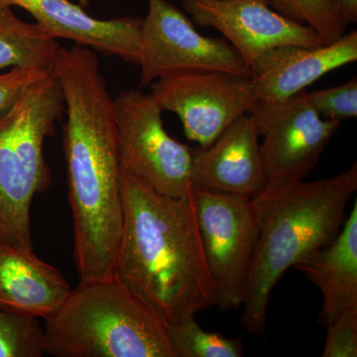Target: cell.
<instances>
[{
    "label": "cell",
    "mask_w": 357,
    "mask_h": 357,
    "mask_svg": "<svg viewBox=\"0 0 357 357\" xmlns=\"http://www.w3.org/2000/svg\"><path fill=\"white\" fill-rule=\"evenodd\" d=\"M54 72L67 121L64 151L74 223V260L79 281L112 276L123 227L122 165L114 98L96 51L60 47Z\"/></svg>",
    "instance_id": "obj_1"
},
{
    "label": "cell",
    "mask_w": 357,
    "mask_h": 357,
    "mask_svg": "<svg viewBox=\"0 0 357 357\" xmlns=\"http://www.w3.org/2000/svg\"><path fill=\"white\" fill-rule=\"evenodd\" d=\"M121 192L123 227L112 276L165 324L215 306L194 190L182 198L165 196L122 167Z\"/></svg>",
    "instance_id": "obj_2"
},
{
    "label": "cell",
    "mask_w": 357,
    "mask_h": 357,
    "mask_svg": "<svg viewBox=\"0 0 357 357\" xmlns=\"http://www.w3.org/2000/svg\"><path fill=\"white\" fill-rule=\"evenodd\" d=\"M356 190L354 163L333 177L266 188L252 199L259 231L243 303L246 332H265L275 286L289 268L337 238Z\"/></svg>",
    "instance_id": "obj_3"
},
{
    "label": "cell",
    "mask_w": 357,
    "mask_h": 357,
    "mask_svg": "<svg viewBox=\"0 0 357 357\" xmlns=\"http://www.w3.org/2000/svg\"><path fill=\"white\" fill-rule=\"evenodd\" d=\"M56 357H176L165 321L114 276L79 281L45 319Z\"/></svg>",
    "instance_id": "obj_4"
},
{
    "label": "cell",
    "mask_w": 357,
    "mask_h": 357,
    "mask_svg": "<svg viewBox=\"0 0 357 357\" xmlns=\"http://www.w3.org/2000/svg\"><path fill=\"white\" fill-rule=\"evenodd\" d=\"M55 72L32 84L0 117V241L34 250L30 211L52 182L44 143L65 109Z\"/></svg>",
    "instance_id": "obj_5"
},
{
    "label": "cell",
    "mask_w": 357,
    "mask_h": 357,
    "mask_svg": "<svg viewBox=\"0 0 357 357\" xmlns=\"http://www.w3.org/2000/svg\"><path fill=\"white\" fill-rule=\"evenodd\" d=\"M114 105L122 167L160 194L173 198L189 194L192 148L167 132L163 110L151 93L128 89L114 98Z\"/></svg>",
    "instance_id": "obj_6"
},
{
    "label": "cell",
    "mask_w": 357,
    "mask_h": 357,
    "mask_svg": "<svg viewBox=\"0 0 357 357\" xmlns=\"http://www.w3.org/2000/svg\"><path fill=\"white\" fill-rule=\"evenodd\" d=\"M206 266L222 311L243 306L257 241L253 199L192 187Z\"/></svg>",
    "instance_id": "obj_7"
},
{
    "label": "cell",
    "mask_w": 357,
    "mask_h": 357,
    "mask_svg": "<svg viewBox=\"0 0 357 357\" xmlns=\"http://www.w3.org/2000/svg\"><path fill=\"white\" fill-rule=\"evenodd\" d=\"M148 4L140 33L141 89L182 73L218 70L250 77L248 65L227 40L204 36L167 0Z\"/></svg>",
    "instance_id": "obj_8"
},
{
    "label": "cell",
    "mask_w": 357,
    "mask_h": 357,
    "mask_svg": "<svg viewBox=\"0 0 357 357\" xmlns=\"http://www.w3.org/2000/svg\"><path fill=\"white\" fill-rule=\"evenodd\" d=\"M259 136L267 187L304 180L314 170L340 121L319 116L302 91L287 100L255 103L249 112Z\"/></svg>",
    "instance_id": "obj_9"
},
{
    "label": "cell",
    "mask_w": 357,
    "mask_h": 357,
    "mask_svg": "<svg viewBox=\"0 0 357 357\" xmlns=\"http://www.w3.org/2000/svg\"><path fill=\"white\" fill-rule=\"evenodd\" d=\"M150 86L162 110L178 115L188 139L202 147L258 102L250 77L218 70L171 75Z\"/></svg>",
    "instance_id": "obj_10"
},
{
    "label": "cell",
    "mask_w": 357,
    "mask_h": 357,
    "mask_svg": "<svg viewBox=\"0 0 357 357\" xmlns=\"http://www.w3.org/2000/svg\"><path fill=\"white\" fill-rule=\"evenodd\" d=\"M183 7L195 24L222 33L249 69L276 47L326 44L312 28L284 17L266 0H183Z\"/></svg>",
    "instance_id": "obj_11"
},
{
    "label": "cell",
    "mask_w": 357,
    "mask_h": 357,
    "mask_svg": "<svg viewBox=\"0 0 357 357\" xmlns=\"http://www.w3.org/2000/svg\"><path fill=\"white\" fill-rule=\"evenodd\" d=\"M258 138L255 122L248 114L208 146L192 148V187L250 199L261 194L267 178Z\"/></svg>",
    "instance_id": "obj_12"
},
{
    "label": "cell",
    "mask_w": 357,
    "mask_h": 357,
    "mask_svg": "<svg viewBox=\"0 0 357 357\" xmlns=\"http://www.w3.org/2000/svg\"><path fill=\"white\" fill-rule=\"evenodd\" d=\"M356 60L357 32L354 30L314 48L284 45L268 50L250 66V79L258 102H282Z\"/></svg>",
    "instance_id": "obj_13"
},
{
    "label": "cell",
    "mask_w": 357,
    "mask_h": 357,
    "mask_svg": "<svg viewBox=\"0 0 357 357\" xmlns=\"http://www.w3.org/2000/svg\"><path fill=\"white\" fill-rule=\"evenodd\" d=\"M0 6L25 9L53 38L72 40L103 55L139 65V17L98 20L70 0H0Z\"/></svg>",
    "instance_id": "obj_14"
},
{
    "label": "cell",
    "mask_w": 357,
    "mask_h": 357,
    "mask_svg": "<svg viewBox=\"0 0 357 357\" xmlns=\"http://www.w3.org/2000/svg\"><path fill=\"white\" fill-rule=\"evenodd\" d=\"M70 291L64 275L34 250L0 241V310L47 319L64 304Z\"/></svg>",
    "instance_id": "obj_15"
},
{
    "label": "cell",
    "mask_w": 357,
    "mask_h": 357,
    "mask_svg": "<svg viewBox=\"0 0 357 357\" xmlns=\"http://www.w3.org/2000/svg\"><path fill=\"white\" fill-rule=\"evenodd\" d=\"M299 270L323 295L319 323L328 326L347 310L357 309V203L337 238L299 260Z\"/></svg>",
    "instance_id": "obj_16"
},
{
    "label": "cell",
    "mask_w": 357,
    "mask_h": 357,
    "mask_svg": "<svg viewBox=\"0 0 357 357\" xmlns=\"http://www.w3.org/2000/svg\"><path fill=\"white\" fill-rule=\"evenodd\" d=\"M38 23L20 20L13 7L0 6V70L6 68H54L60 48Z\"/></svg>",
    "instance_id": "obj_17"
},
{
    "label": "cell",
    "mask_w": 357,
    "mask_h": 357,
    "mask_svg": "<svg viewBox=\"0 0 357 357\" xmlns=\"http://www.w3.org/2000/svg\"><path fill=\"white\" fill-rule=\"evenodd\" d=\"M166 328L176 357L243 356L241 337L229 338L222 333L206 332L199 326L196 317L166 324Z\"/></svg>",
    "instance_id": "obj_18"
},
{
    "label": "cell",
    "mask_w": 357,
    "mask_h": 357,
    "mask_svg": "<svg viewBox=\"0 0 357 357\" xmlns=\"http://www.w3.org/2000/svg\"><path fill=\"white\" fill-rule=\"evenodd\" d=\"M284 17L314 30L326 44L345 34L344 24L332 0H266Z\"/></svg>",
    "instance_id": "obj_19"
},
{
    "label": "cell",
    "mask_w": 357,
    "mask_h": 357,
    "mask_svg": "<svg viewBox=\"0 0 357 357\" xmlns=\"http://www.w3.org/2000/svg\"><path fill=\"white\" fill-rule=\"evenodd\" d=\"M46 335L36 319L0 310V357H41Z\"/></svg>",
    "instance_id": "obj_20"
},
{
    "label": "cell",
    "mask_w": 357,
    "mask_h": 357,
    "mask_svg": "<svg viewBox=\"0 0 357 357\" xmlns=\"http://www.w3.org/2000/svg\"><path fill=\"white\" fill-rule=\"evenodd\" d=\"M312 107L326 121H340L357 116V79L319 91L307 93Z\"/></svg>",
    "instance_id": "obj_21"
},
{
    "label": "cell",
    "mask_w": 357,
    "mask_h": 357,
    "mask_svg": "<svg viewBox=\"0 0 357 357\" xmlns=\"http://www.w3.org/2000/svg\"><path fill=\"white\" fill-rule=\"evenodd\" d=\"M323 357L357 356V309L347 310L328 326Z\"/></svg>",
    "instance_id": "obj_22"
},
{
    "label": "cell",
    "mask_w": 357,
    "mask_h": 357,
    "mask_svg": "<svg viewBox=\"0 0 357 357\" xmlns=\"http://www.w3.org/2000/svg\"><path fill=\"white\" fill-rule=\"evenodd\" d=\"M54 68H13L0 75V117L7 114L32 84L53 72Z\"/></svg>",
    "instance_id": "obj_23"
},
{
    "label": "cell",
    "mask_w": 357,
    "mask_h": 357,
    "mask_svg": "<svg viewBox=\"0 0 357 357\" xmlns=\"http://www.w3.org/2000/svg\"><path fill=\"white\" fill-rule=\"evenodd\" d=\"M332 2L345 25L356 22L357 0H332Z\"/></svg>",
    "instance_id": "obj_24"
},
{
    "label": "cell",
    "mask_w": 357,
    "mask_h": 357,
    "mask_svg": "<svg viewBox=\"0 0 357 357\" xmlns=\"http://www.w3.org/2000/svg\"><path fill=\"white\" fill-rule=\"evenodd\" d=\"M77 1H79L82 7H86L89 4V0H77Z\"/></svg>",
    "instance_id": "obj_25"
}]
</instances>
